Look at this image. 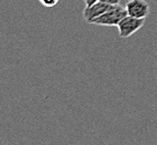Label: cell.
I'll return each mask as SVG.
<instances>
[{"label": "cell", "instance_id": "cell-3", "mask_svg": "<svg viewBox=\"0 0 157 145\" xmlns=\"http://www.w3.org/2000/svg\"><path fill=\"white\" fill-rule=\"evenodd\" d=\"M124 7L127 10V15L140 19H145L151 11L149 3L146 0H129Z\"/></svg>", "mask_w": 157, "mask_h": 145}, {"label": "cell", "instance_id": "cell-7", "mask_svg": "<svg viewBox=\"0 0 157 145\" xmlns=\"http://www.w3.org/2000/svg\"><path fill=\"white\" fill-rule=\"evenodd\" d=\"M85 3V7H89L91 6V5H93V3H95L97 1H99V0H83Z\"/></svg>", "mask_w": 157, "mask_h": 145}, {"label": "cell", "instance_id": "cell-2", "mask_svg": "<svg viewBox=\"0 0 157 145\" xmlns=\"http://www.w3.org/2000/svg\"><path fill=\"white\" fill-rule=\"evenodd\" d=\"M144 25H145V19L135 18V17H131L129 15H127L119 23L117 28H118V32H119V36H120L121 38H129L130 36L134 35L135 32L139 31Z\"/></svg>", "mask_w": 157, "mask_h": 145}, {"label": "cell", "instance_id": "cell-6", "mask_svg": "<svg viewBox=\"0 0 157 145\" xmlns=\"http://www.w3.org/2000/svg\"><path fill=\"white\" fill-rule=\"evenodd\" d=\"M100 1L107 3L109 6H116V5H120L121 0H100Z\"/></svg>", "mask_w": 157, "mask_h": 145}, {"label": "cell", "instance_id": "cell-5", "mask_svg": "<svg viewBox=\"0 0 157 145\" xmlns=\"http://www.w3.org/2000/svg\"><path fill=\"white\" fill-rule=\"evenodd\" d=\"M39 2L42 3L44 7H47V8H51V7L56 6L57 3L59 2V0H39Z\"/></svg>", "mask_w": 157, "mask_h": 145}, {"label": "cell", "instance_id": "cell-4", "mask_svg": "<svg viewBox=\"0 0 157 145\" xmlns=\"http://www.w3.org/2000/svg\"><path fill=\"white\" fill-rule=\"evenodd\" d=\"M111 6H109L107 3L102 2V1H97L95 3L91 5L89 7H85L83 9V19L86 21L88 24H90L93 19H95L97 17H99L100 15H102L103 13H105Z\"/></svg>", "mask_w": 157, "mask_h": 145}, {"label": "cell", "instance_id": "cell-1", "mask_svg": "<svg viewBox=\"0 0 157 145\" xmlns=\"http://www.w3.org/2000/svg\"><path fill=\"white\" fill-rule=\"evenodd\" d=\"M127 16V10L126 7L121 5L111 6L105 13L97 17L90 24L92 25H98V26H109V27H117L121 20Z\"/></svg>", "mask_w": 157, "mask_h": 145}]
</instances>
